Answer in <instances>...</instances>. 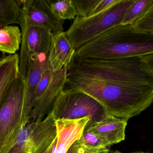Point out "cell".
I'll use <instances>...</instances> for the list:
<instances>
[{"label": "cell", "instance_id": "cell-1", "mask_svg": "<svg viewBox=\"0 0 153 153\" xmlns=\"http://www.w3.org/2000/svg\"><path fill=\"white\" fill-rule=\"evenodd\" d=\"M65 87L84 93L99 102L108 114L128 121L153 103V84H114L67 72Z\"/></svg>", "mask_w": 153, "mask_h": 153}, {"label": "cell", "instance_id": "cell-2", "mask_svg": "<svg viewBox=\"0 0 153 153\" xmlns=\"http://www.w3.org/2000/svg\"><path fill=\"white\" fill-rule=\"evenodd\" d=\"M152 54V32L135 30L130 24H120L76 49L74 56L113 59L141 57Z\"/></svg>", "mask_w": 153, "mask_h": 153}, {"label": "cell", "instance_id": "cell-3", "mask_svg": "<svg viewBox=\"0 0 153 153\" xmlns=\"http://www.w3.org/2000/svg\"><path fill=\"white\" fill-rule=\"evenodd\" d=\"M67 73L114 84H153V74L141 57L99 59L74 57Z\"/></svg>", "mask_w": 153, "mask_h": 153}, {"label": "cell", "instance_id": "cell-4", "mask_svg": "<svg viewBox=\"0 0 153 153\" xmlns=\"http://www.w3.org/2000/svg\"><path fill=\"white\" fill-rule=\"evenodd\" d=\"M135 0H119L102 12L91 16H76L65 31L74 48L76 50L111 28L120 25L128 8Z\"/></svg>", "mask_w": 153, "mask_h": 153}, {"label": "cell", "instance_id": "cell-5", "mask_svg": "<svg viewBox=\"0 0 153 153\" xmlns=\"http://www.w3.org/2000/svg\"><path fill=\"white\" fill-rule=\"evenodd\" d=\"M25 77L19 74L0 107V153H7L20 131L24 118Z\"/></svg>", "mask_w": 153, "mask_h": 153}, {"label": "cell", "instance_id": "cell-6", "mask_svg": "<svg viewBox=\"0 0 153 153\" xmlns=\"http://www.w3.org/2000/svg\"><path fill=\"white\" fill-rule=\"evenodd\" d=\"M51 111L56 120L87 117V124L99 122L109 115L104 107L90 95L66 87L56 98Z\"/></svg>", "mask_w": 153, "mask_h": 153}, {"label": "cell", "instance_id": "cell-7", "mask_svg": "<svg viewBox=\"0 0 153 153\" xmlns=\"http://www.w3.org/2000/svg\"><path fill=\"white\" fill-rule=\"evenodd\" d=\"M56 136V120L50 111L44 119L30 121L22 128L7 153H44Z\"/></svg>", "mask_w": 153, "mask_h": 153}, {"label": "cell", "instance_id": "cell-8", "mask_svg": "<svg viewBox=\"0 0 153 153\" xmlns=\"http://www.w3.org/2000/svg\"><path fill=\"white\" fill-rule=\"evenodd\" d=\"M22 42L19 55V72L26 76L29 57L33 54L48 57L53 34L44 28L27 26L20 24Z\"/></svg>", "mask_w": 153, "mask_h": 153}, {"label": "cell", "instance_id": "cell-9", "mask_svg": "<svg viewBox=\"0 0 153 153\" xmlns=\"http://www.w3.org/2000/svg\"><path fill=\"white\" fill-rule=\"evenodd\" d=\"M44 28L53 34L63 31L62 21L54 15L47 0H23L19 24Z\"/></svg>", "mask_w": 153, "mask_h": 153}, {"label": "cell", "instance_id": "cell-10", "mask_svg": "<svg viewBox=\"0 0 153 153\" xmlns=\"http://www.w3.org/2000/svg\"><path fill=\"white\" fill-rule=\"evenodd\" d=\"M48 63V57L45 55L33 54L29 57L25 77L24 98V118L27 124L30 121V115L36 103L37 87Z\"/></svg>", "mask_w": 153, "mask_h": 153}, {"label": "cell", "instance_id": "cell-11", "mask_svg": "<svg viewBox=\"0 0 153 153\" xmlns=\"http://www.w3.org/2000/svg\"><path fill=\"white\" fill-rule=\"evenodd\" d=\"M88 118L56 120V136L52 153H67L73 144L82 137Z\"/></svg>", "mask_w": 153, "mask_h": 153}, {"label": "cell", "instance_id": "cell-12", "mask_svg": "<svg viewBox=\"0 0 153 153\" xmlns=\"http://www.w3.org/2000/svg\"><path fill=\"white\" fill-rule=\"evenodd\" d=\"M67 68L65 67L58 72H53L49 86L42 97L36 102L32 110L30 117L32 121L42 120L45 116L50 112L55 99L65 86Z\"/></svg>", "mask_w": 153, "mask_h": 153}, {"label": "cell", "instance_id": "cell-13", "mask_svg": "<svg viewBox=\"0 0 153 153\" xmlns=\"http://www.w3.org/2000/svg\"><path fill=\"white\" fill-rule=\"evenodd\" d=\"M76 50L70 43L66 33L63 31L53 34L48 61L54 72L67 67L71 62Z\"/></svg>", "mask_w": 153, "mask_h": 153}, {"label": "cell", "instance_id": "cell-14", "mask_svg": "<svg viewBox=\"0 0 153 153\" xmlns=\"http://www.w3.org/2000/svg\"><path fill=\"white\" fill-rule=\"evenodd\" d=\"M127 125V121L109 115L99 122L87 124L85 130L104 137L111 146L125 140Z\"/></svg>", "mask_w": 153, "mask_h": 153}, {"label": "cell", "instance_id": "cell-15", "mask_svg": "<svg viewBox=\"0 0 153 153\" xmlns=\"http://www.w3.org/2000/svg\"><path fill=\"white\" fill-rule=\"evenodd\" d=\"M19 55L17 54L0 57V107L13 84L19 75Z\"/></svg>", "mask_w": 153, "mask_h": 153}, {"label": "cell", "instance_id": "cell-16", "mask_svg": "<svg viewBox=\"0 0 153 153\" xmlns=\"http://www.w3.org/2000/svg\"><path fill=\"white\" fill-rule=\"evenodd\" d=\"M21 42L22 32L18 26L9 25L0 28V51L3 54H16Z\"/></svg>", "mask_w": 153, "mask_h": 153}, {"label": "cell", "instance_id": "cell-17", "mask_svg": "<svg viewBox=\"0 0 153 153\" xmlns=\"http://www.w3.org/2000/svg\"><path fill=\"white\" fill-rule=\"evenodd\" d=\"M119 0H73L77 16L88 18L99 14L111 7Z\"/></svg>", "mask_w": 153, "mask_h": 153}, {"label": "cell", "instance_id": "cell-18", "mask_svg": "<svg viewBox=\"0 0 153 153\" xmlns=\"http://www.w3.org/2000/svg\"><path fill=\"white\" fill-rule=\"evenodd\" d=\"M23 0L0 1V28L19 24Z\"/></svg>", "mask_w": 153, "mask_h": 153}, {"label": "cell", "instance_id": "cell-19", "mask_svg": "<svg viewBox=\"0 0 153 153\" xmlns=\"http://www.w3.org/2000/svg\"><path fill=\"white\" fill-rule=\"evenodd\" d=\"M54 15L61 21L74 19L77 16L73 0H47Z\"/></svg>", "mask_w": 153, "mask_h": 153}, {"label": "cell", "instance_id": "cell-20", "mask_svg": "<svg viewBox=\"0 0 153 153\" xmlns=\"http://www.w3.org/2000/svg\"><path fill=\"white\" fill-rule=\"evenodd\" d=\"M153 0H135L127 11L122 25H132L143 17L152 7Z\"/></svg>", "mask_w": 153, "mask_h": 153}, {"label": "cell", "instance_id": "cell-21", "mask_svg": "<svg viewBox=\"0 0 153 153\" xmlns=\"http://www.w3.org/2000/svg\"><path fill=\"white\" fill-rule=\"evenodd\" d=\"M82 138L85 144L91 147L104 148H108V146H111L104 137L85 129Z\"/></svg>", "mask_w": 153, "mask_h": 153}, {"label": "cell", "instance_id": "cell-22", "mask_svg": "<svg viewBox=\"0 0 153 153\" xmlns=\"http://www.w3.org/2000/svg\"><path fill=\"white\" fill-rule=\"evenodd\" d=\"M131 26L135 30L153 33V4L149 10Z\"/></svg>", "mask_w": 153, "mask_h": 153}, {"label": "cell", "instance_id": "cell-23", "mask_svg": "<svg viewBox=\"0 0 153 153\" xmlns=\"http://www.w3.org/2000/svg\"><path fill=\"white\" fill-rule=\"evenodd\" d=\"M109 152L108 148H96L87 145L81 137L73 144L67 153H109Z\"/></svg>", "mask_w": 153, "mask_h": 153}, {"label": "cell", "instance_id": "cell-24", "mask_svg": "<svg viewBox=\"0 0 153 153\" xmlns=\"http://www.w3.org/2000/svg\"><path fill=\"white\" fill-rule=\"evenodd\" d=\"M53 71L48 62L47 66L42 74L41 80L37 87L36 90V102L42 97L49 86L53 76Z\"/></svg>", "mask_w": 153, "mask_h": 153}, {"label": "cell", "instance_id": "cell-25", "mask_svg": "<svg viewBox=\"0 0 153 153\" xmlns=\"http://www.w3.org/2000/svg\"><path fill=\"white\" fill-rule=\"evenodd\" d=\"M141 59L146 68L153 74V54L141 57Z\"/></svg>", "mask_w": 153, "mask_h": 153}, {"label": "cell", "instance_id": "cell-26", "mask_svg": "<svg viewBox=\"0 0 153 153\" xmlns=\"http://www.w3.org/2000/svg\"><path fill=\"white\" fill-rule=\"evenodd\" d=\"M55 140L54 142L52 143V144L49 146V148L47 149L46 151L44 153H52V152H53V147L54 145L55 142Z\"/></svg>", "mask_w": 153, "mask_h": 153}, {"label": "cell", "instance_id": "cell-27", "mask_svg": "<svg viewBox=\"0 0 153 153\" xmlns=\"http://www.w3.org/2000/svg\"><path fill=\"white\" fill-rule=\"evenodd\" d=\"M129 153H149L148 152H141V151H137V152H132Z\"/></svg>", "mask_w": 153, "mask_h": 153}, {"label": "cell", "instance_id": "cell-28", "mask_svg": "<svg viewBox=\"0 0 153 153\" xmlns=\"http://www.w3.org/2000/svg\"><path fill=\"white\" fill-rule=\"evenodd\" d=\"M121 153L120 152H119V151H116L115 152H112L111 153Z\"/></svg>", "mask_w": 153, "mask_h": 153}]
</instances>
